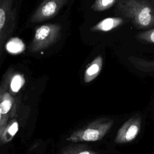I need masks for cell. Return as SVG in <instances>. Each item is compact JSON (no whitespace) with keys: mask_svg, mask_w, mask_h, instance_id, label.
I'll return each instance as SVG.
<instances>
[{"mask_svg":"<svg viewBox=\"0 0 154 154\" xmlns=\"http://www.w3.org/2000/svg\"><path fill=\"white\" fill-rule=\"evenodd\" d=\"M62 28L58 23H47L38 27L29 46V51L37 53L47 49L60 37Z\"/></svg>","mask_w":154,"mask_h":154,"instance_id":"3","label":"cell"},{"mask_svg":"<svg viewBox=\"0 0 154 154\" xmlns=\"http://www.w3.org/2000/svg\"><path fill=\"white\" fill-rule=\"evenodd\" d=\"M61 154H97L84 145L69 146L63 149Z\"/></svg>","mask_w":154,"mask_h":154,"instance_id":"10","label":"cell"},{"mask_svg":"<svg viewBox=\"0 0 154 154\" xmlns=\"http://www.w3.org/2000/svg\"><path fill=\"white\" fill-rule=\"evenodd\" d=\"M18 131V123L14 121L7 128L3 134V140L5 141L10 140Z\"/></svg>","mask_w":154,"mask_h":154,"instance_id":"13","label":"cell"},{"mask_svg":"<svg viewBox=\"0 0 154 154\" xmlns=\"http://www.w3.org/2000/svg\"><path fill=\"white\" fill-rule=\"evenodd\" d=\"M128 59L138 70L148 72L154 71V60H147L133 56L129 57Z\"/></svg>","mask_w":154,"mask_h":154,"instance_id":"9","label":"cell"},{"mask_svg":"<svg viewBox=\"0 0 154 154\" xmlns=\"http://www.w3.org/2000/svg\"><path fill=\"white\" fill-rule=\"evenodd\" d=\"M68 0H43L30 17L31 23H38L54 17Z\"/></svg>","mask_w":154,"mask_h":154,"instance_id":"5","label":"cell"},{"mask_svg":"<svg viewBox=\"0 0 154 154\" xmlns=\"http://www.w3.org/2000/svg\"><path fill=\"white\" fill-rule=\"evenodd\" d=\"M117 9L120 14L130 19L137 27L154 25V7L147 0H120Z\"/></svg>","mask_w":154,"mask_h":154,"instance_id":"1","label":"cell"},{"mask_svg":"<svg viewBox=\"0 0 154 154\" xmlns=\"http://www.w3.org/2000/svg\"><path fill=\"white\" fill-rule=\"evenodd\" d=\"M13 98L8 93L2 95V99L0 102V112L2 114H6L11 109L13 105Z\"/></svg>","mask_w":154,"mask_h":154,"instance_id":"12","label":"cell"},{"mask_svg":"<svg viewBox=\"0 0 154 154\" xmlns=\"http://www.w3.org/2000/svg\"><path fill=\"white\" fill-rule=\"evenodd\" d=\"M117 0H96L91 8L95 11H102L111 7Z\"/></svg>","mask_w":154,"mask_h":154,"instance_id":"11","label":"cell"},{"mask_svg":"<svg viewBox=\"0 0 154 154\" xmlns=\"http://www.w3.org/2000/svg\"><path fill=\"white\" fill-rule=\"evenodd\" d=\"M1 115H2V114L0 112V125H1Z\"/></svg>","mask_w":154,"mask_h":154,"instance_id":"17","label":"cell"},{"mask_svg":"<svg viewBox=\"0 0 154 154\" xmlns=\"http://www.w3.org/2000/svg\"><path fill=\"white\" fill-rule=\"evenodd\" d=\"M24 83V79L23 78L19 75H16L13 78L11 79L10 81V88L13 92L17 93L19 91V90L22 87Z\"/></svg>","mask_w":154,"mask_h":154,"instance_id":"14","label":"cell"},{"mask_svg":"<svg viewBox=\"0 0 154 154\" xmlns=\"http://www.w3.org/2000/svg\"><path fill=\"white\" fill-rule=\"evenodd\" d=\"M14 0H0V59L6 40L12 34L16 22Z\"/></svg>","mask_w":154,"mask_h":154,"instance_id":"4","label":"cell"},{"mask_svg":"<svg viewBox=\"0 0 154 154\" xmlns=\"http://www.w3.org/2000/svg\"><path fill=\"white\" fill-rule=\"evenodd\" d=\"M114 122L113 119L108 117L97 119L72 132L66 140L74 143L100 140L111 128Z\"/></svg>","mask_w":154,"mask_h":154,"instance_id":"2","label":"cell"},{"mask_svg":"<svg viewBox=\"0 0 154 154\" xmlns=\"http://www.w3.org/2000/svg\"><path fill=\"white\" fill-rule=\"evenodd\" d=\"M103 65V58L101 55L96 57L86 68L84 75V81L85 83L93 81L100 73Z\"/></svg>","mask_w":154,"mask_h":154,"instance_id":"7","label":"cell"},{"mask_svg":"<svg viewBox=\"0 0 154 154\" xmlns=\"http://www.w3.org/2000/svg\"><path fill=\"white\" fill-rule=\"evenodd\" d=\"M141 117L134 115L129 118L119 129L114 141L117 144H125L133 141L140 132Z\"/></svg>","mask_w":154,"mask_h":154,"instance_id":"6","label":"cell"},{"mask_svg":"<svg viewBox=\"0 0 154 154\" xmlns=\"http://www.w3.org/2000/svg\"><path fill=\"white\" fill-rule=\"evenodd\" d=\"M123 23V20L121 17H108L100 20L93 26L91 29L93 31L108 32L118 27Z\"/></svg>","mask_w":154,"mask_h":154,"instance_id":"8","label":"cell"},{"mask_svg":"<svg viewBox=\"0 0 154 154\" xmlns=\"http://www.w3.org/2000/svg\"><path fill=\"white\" fill-rule=\"evenodd\" d=\"M137 38L146 42L154 43V28L138 34Z\"/></svg>","mask_w":154,"mask_h":154,"instance_id":"15","label":"cell"},{"mask_svg":"<svg viewBox=\"0 0 154 154\" xmlns=\"http://www.w3.org/2000/svg\"><path fill=\"white\" fill-rule=\"evenodd\" d=\"M149 1L151 2L152 5H154V0H149Z\"/></svg>","mask_w":154,"mask_h":154,"instance_id":"16","label":"cell"}]
</instances>
